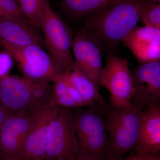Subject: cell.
I'll list each match as a JSON object with an SVG mask.
<instances>
[{"label": "cell", "mask_w": 160, "mask_h": 160, "mask_svg": "<svg viewBox=\"0 0 160 160\" xmlns=\"http://www.w3.org/2000/svg\"><path fill=\"white\" fill-rule=\"evenodd\" d=\"M138 62H160V29L137 26L122 40Z\"/></svg>", "instance_id": "obj_12"}, {"label": "cell", "mask_w": 160, "mask_h": 160, "mask_svg": "<svg viewBox=\"0 0 160 160\" xmlns=\"http://www.w3.org/2000/svg\"><path fill=\"white\" fill-rule=\"evenodd\" d=\"M143 109L132 103L124 109L111 108L107 112H104L109 138L106 160H122L134 149Z\"/></svg>", "instance_id": "obj_3"}, {"label": "cell", "mask_w": 160, "mask_h": 160, "mask_svg": "<svg viewBox=\"0 0 160 160\" xmlns=\"http://www.w3.org/2000/svg\"><path fill=\"white\" fill-rule=\"evenodd\" d=\"M101 85L110 93L112 109H124L132 105L133 82L126 58L115 55L106 58L101 73Z\"/></svg>", "instance_id": "obj_7"}, {"label": "cell", "mask_w": 160, "mask_h": 160, "mask_svg": "<svg viewBox=\"0 0 160 160\" xmlns=\"http://www.w3.org/2000/svg\"><path fill=\"white\" fill-rule=\"evenodd\" d=\"M102 49L94 38L85 29H80L73 36L72 51L76 65L95 84L99 89L103 69Z\"/></svg>", "instance_id": "obj_10"}, {"label": "cell", "mask_w": 160, "mask_h": 160, "mask_svg": "<svg viewBox=\"0 0 160 160\" xmlns=\"http://www.w3.org/2000/svg\"><path fill=\"white\" fill-rule=\"evenodd\" d=\"M120 0H61L64 9L72 16L81 18Z\"/></svg>", "instance_id": "obj_17"}, {"label": "cell", "mask_w": 160, "mask_h": 160, "mask_svg": "<svg viewBox=\"0 0 160 160\" xmlns=\"http://www.w3.org/2000/svg\"><path fill=\"white\" fill-rule=\"evenodd\" d=\"M23 15L37 28H40L45 0H16Z\"/></svg>", "instance_id": "obj_19"}, {"label": "cell", "mask_w": 160, "mask_h": 160, "mask_svg": "<svg viewBox=\"0 0 160 160\" xmlns=\"http://www.w3.org/2000/svg\"><path fill=\"white\" fill-rule=\"evenodd\" d=\"M74 160H98V159H95L93 158H82V157H78L76 159Z\"/></svg>", "instance_id": "obj_27"}, {"label": "cell", "mask_w": 160, "mask_h": 160, "mask_svg": "<svg viewBox=\"0 0 160 160\" xmlns=\"http://www.w3.org/2000/svg\"><path fill=\"white\" fill-rule=\"evenodd\" d=\"M58 108L49 104L37 115L24 143L22 160H45L49 126Z\"/></svg>", "instance_id": "obj_13"}, {"label": "cell", "mask_w": 160, "mask_h": 160, "mask_svg": "<svg viewBox=\"0 0 160 160\" xmlns=\"http://www.w3.org/2000/svg\"><path fill=\"white\" fill-rule=\"evenodd\" d=\"M37 115L12 114L1 125L0 159L22 160L24 143Z\"/></svg>", "instance_id": "obj_9"}, {"label": "cell", "mask_w": 160, "mask_h": 160, "mask_svg": "<svg viewBox=\"0 0 160 160\" xmlns=\"http://www.w3.org/2000/svg\"><path fill=\"white\" fill-rule=\"evenodd\" d=\"M8 16L6 14V12L3 11V9L0 7V18L5 17Z\"/></svg>", "instance_id": "obj_26"}, {"label": "cell", "mask_w": 160, "mask_h": 160, "mask_svg": "<svg viewBox=\"0 0 160 160\" xmlns=\"http://www.w3.org/2000/svg\"><path fill=\"white\" fill-rule=\"evenodd\" d=\"M0 44L16 61L25 78L33 82H53L61 76L52 58L42 46H17L2 40Z\"/></svg>", "instance_id": "obj_6"}, {"label": "cell", "mask_w": 160, "mask_h": 160, "mask_svg": "<svg viewBox=\"0 0 160 160\" xmlns=\"http://www.w3.org/2000/svg\"><path fill=\"white\" fill-rule=\"evenodd\" d=\"M0 160H4V159H0Z\"/></svg>", "instance_id": "obj_29"}, {"label": "cell", "mask_w": 160, "mask_h": 160, "mask_svg": "<svg viewBox=\"0 0 160 160\" xmlns=\"http://www.w3.org/2000/svg\"><path fill=\"white\" fill-rule=\"evenodd\" d=\"M142 157V156L136 154H133L132 155L129 157L123 159L122 160H140Z\"/></svg>", "instance_id": "obj_25"}, {"label": "cell", "mask_w": 160, "mask_h": 160, "mask_svg": "<svg viewBox=\"0 0 160 160\" xmlns=\"http://www.w3.org/2000/svg\"><path fill=\"white\" fill-rule=\"evenodd\" d=\"M79 152L71 109L58 106L49 126L45 160H74Z\"/></svg>", "instance_id": "obj_5"}, {"label": "cell", "mask_w": 160, "mask_h": 160, "mask_svg": "<svg viewBox=\"0 0 160 160\" xmlns=\"http://www.w3.org/2000/svg\"><path fill=\"white\" fill-rule=\"evenodd\" d=\"M153 1L156 2L160 3V0H153Z\"/></svg>", "instance_id": "obj_28"}, {"label": "cell", "mask_w": 160, "mask_h": 160, "mask_svg": "<svg viewBox=\"0 0 160 160\" xmlns=\"http://www.w3.org/2000/svg\"><path fill=\"white\" fill-rule=\"evenodd\" d=\"M156 3L153 0H120L87 16L84 29L102 48H113L138 26L144 13Z\"/></svg>", "instance_id": "obj_1"}, {"label": "cell", "mask_w": 160, "mask_h": 160, "mask_svg": "<svg viewBox=\"0 0 160 160\" xmlns=\"http://www.w3.org/2000/svg\"><path fill=\"white\" fill-rule=\"evenodd\" d=\"M13 59L6 50L0 51V80L9 75L13 65Z\"/></svg>", "instance_id": "obj_21"}, {"label": "cell", "mask_w": 160, "mask_h": 160, "mask_svg": "<svg viewBox=\"0 0 160 160\" xmlns=\"http://www.w3.org/2000/svg\"><path fill=\"white\" fill-rule=\"evenodd\" d=\"M53 83L49 105L68 109L82 107L70 94L67 83L62 77Z\"/></svg>", "instance_id": "obj_18"}, {"label": "cell", "mask_w": 160, "mask_h": 160, "mask_svg": "<svg viewBox=\"0 0 160 160\" xmlns=\"http://www.w3.org/2000/svg\"><path fill=\"white\" fill-rule=\"evenodd\" d=\"M133 150L140 156L159 154L160 106L143 109L140 119L137 142Z\"/></svg>", "instance_id": "obj_14"}, {"label": "cell", "mask_w": 160, "mask_h": 160, "mask_svg": "<svg viewBox=\"0 0 160 160\" xmlns=\"http://www.w3.org/2000/svg\"><path fill=\"white\" fill-rule=\"evenodd\" d=\"M40 28L44 34V44L61 75L74 65L72 51L73 35L69 26L54 11L49 0H45Z\"/></svg>", "instance_id": "obj_4"}, {"label": "cell", "mask_w": 160, "mask_h": 160, "mask_svg": "<svg viewBox=\"0 0 160 160\" xmlns=\"http://www.w3.org/2000/svg\"><path fill=\"white\" fill-rule=\"evenodd\" d=\"M71 110L79 146L78 157L106 160L109 138L102 108L89 106Z\"/></svg>", "instance_id": "obj_2"}, {"label": "cell", "mask_w": 160, "mask_h": 160, "mask_svg": "<svg viewBox=\"0 0 160 160\" xmlns=\"http://www.w3.org/2000/svg\"><path fill=\"white\" fill-rule=\"evenodd\" d=\"M146 27L160 29V5L156 3L143 14L141 21Z\"/></svg>", "instance_id": "obj_20"}, {"label": "cell", "mask_w": 160, "mask_h": 160, "mask_svg": "<svg viewBox=\"0 0 160 160\" xmlns=\"http://www.w3.org/2000/svg\"><path fill=\"white\" fill-rule=\"evenodd\" d=\"M0 7L8 16L23 17L16 0H0Z\"/></svg>", "instance_id": "obj_22"}, {"label": "cell", "mask_w": 160, "mask_h": 160, "mask_svg": "<svg viewBox=\"0 0 160 160\" xmlns=\"http://www.w3.org/2000/svg\"><path fill=\"white\" fill-rule=\"evenodd\" d=\"M140 160H160V155H147L142 156Z\"/></svg>", "instance_id": "obj_24"}, {"label": "cell", "mask_w": 160, "mask_h": 160, "mask_svg": "<svg viewBox=\"0 0 160 160\" xmlns=\"http://www.w3.org/2000/svg\"><path fill=\"white\" fill-rule=\"evenodd\" d=\"M61 76L78 90L89 106H105L104 99L99 91V89L78 69L75 63L71 69Z\"/></svg>", "instance_id": "obj_16"}, {"label": "cell", "mask_w": 160, "mask_h": 160, "mask_svg": "<svg viewBox=\"0 0 160 160\" xmlns=\"http://www.w3.org/2000/svg\"><path fill=\"white\" fill-rule=\"evenodd\" d=\"M12 114L0 102V126Z\"/></svg>", "instance_id": "obj_23"}, {"label": "cell", "mask_w": 160, "mask_h": 160, "mask_svg": "<svg viewBox=\"0 0 160 160\" xmlns=\"http://www.w3.org/2000/svg\"><path fill=\"white\" fill-rule=\"evenodd\" d=\"M132 103L143 109L160 105V62L143 63L131 71Z\"/></svg>", "instance_id": "obj_11"}, {"label": "cell", "mask_w": 160, "mask_h": 160, "mask_svg": "<svg viewBox=\"0 0 160 160\" xmlns=\"http://www.w3.org/2000/svg\"><path fill=\"white\" fill-rule=\"evenodd\" d=\"M33 82L18 76L8 75L0 80V102L12 114L38 115L33 99Z\"/></svg>", "instance_id": "obj_8"}, {"label": "cell", "mask_w": 160, "mask_h": 160, "mask_svg": "<svg viewBox=\"0 0 160 160\" xmlns=\"http://www.w3.org/2000/svg\"><path fill=\"white\" fill-rule=\"evenodd\" d=\"M35 26L23 17L6 16L0 18V40L17 46H42L44 39Z\"/></svg>", "instance_id": "obj_15"}]
</instances>
